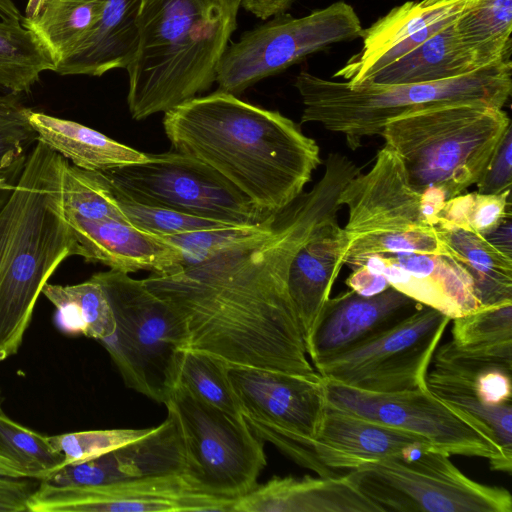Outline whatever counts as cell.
Segmentation results:
<instances>
[{
  "label": "cell",
  "mask_w": 512,
  "mask_h": 512,
  "mask_svg": "<svg viewBox=\"0 0 512 512\" xmlns=\"http://www.w3.org/2000/svg\"><path fill=\"white\" fill-rule=\"evenodd\" d=\"M228 374L243 415L312 440L327 402L326 384L312 375L229 366Z\"/></svg>",
  "instance_id": "obj_16"
},
{
  "label": "cell",
  "mask_w": 512,
  "mask_h": 512,
  "mask_svg": "<svg viewBox=\"0 0 512 512\" xmlns=\"http://www.w3.org/2000/svg\"><path fill=\"white\" fill-rule=\"evenodd\" d=\"M363 30L355 9L344 1L302 17L274 16L228 45L218 65L216 83L219 90L237 96L310 54L361 38Z\"/></svg>",
  "instance_id": "obj_11"
},
{
  "label": "cell",
  "mask_w": 512,
  "mask_h": 512,
  "mask_svg": "<svg viewBox=\"0 0 512 512\" xmlns=\"http://www.w3.org/2000/svg\"><path fill=\"white\" fill-rule=\"evenodd\" d=\"M29 121L38 139L71 164L88 171H104L142 162L147 154L117 142L81 123L31 110Z\"/></svg>",
  "instance_id": "obj_27"
},
{
  "label": "cell",
  "mask_w": 512,
  "mask_h": 512,
  "mask_svg": "<svg viewBox=\"0 0 512 512\" xmlns=\"http://www.w3.org/2000/svg\"><path fill=\"white\" fill-rule=\"evenodd\" d=\"M350 290L362 296H374L390 287L388 281L380 274L375 273L362 265L352 269L346 279Z\"/></svg>",
  "instance_id": "obj_47"
},
{
  "label": "cell",
  "mask_w": 512,
  "mask_h": 512,
  "mask_svg": "<svg viewBox=\"0 0 512 512\" xmlns=\"http://www.w3.org/2000/svg\"><path fill=\"white\" fill-rule=\"evenodd\" d=\"M421 306L391 286L374 296L349 290L330 297L307 355L315 367L389 330Z\"/></svg>",
  "instance_id": "obj_18"
},
{
  "label": "cell",
  "mask_w": 512,
  "mask_h": 512,
  "mask_svg": "<svg viewBox=\"0 0 512 512\" xmlns=\"http://www.w3.org/2000/svg\"><path fill=\"white\" fill-rule=\"evenodd\" d=\"M294 85L304 106L301 123H319L344 135L356 149L363 138L380 135L389 119L413 109L448 102L504 108L512 92V62H496L442 81L388 85L353 86L302 71Z\"/></svg>",
  "instance_id": "obj_6"
},
{
  "label": "cell",
  "mask_w": 512,
  "mask_h": 512,
  "mask_svg": "<svg viewBox=\"0 0 512 512\" xmlns=\"http://www.w3.org/2000/svg\"><path fill=\"white\" fill-rule=\"evenodd\" d=\"M310 444L319 462L334 471L432 449L417 435L346 411L328 398L320 428Z\"/></svg>",
  "instance_id": "obj_20"
},
{
  "label": "cell",
  "mask_w": 512,
  "mask_h": 512,
  "mask_svg": "<svg viewBox=\"0 0 512 512\" xmlns=\"http://www.w3.org/2000/svg\"><path fill=\"white\" fill-rule=\"evenodd\" d=\"M444 202L416 191L400 157L386 144L378 150L371 169L354 176L338 198L348 208L343 227L348 242L368 235L433 229Z\"/></svg>",
  "instance_id": "obj_14"
},
{
  "label": "cell",
  "mask_w": 512,
  "mask_h": 512,
  "mask_svg": "<svg viewBox=\"0 0 512 512\" xmlns=\"http://www.w3.org/2000/svg\"><path fill=\"white\" fill-rule=\"evenodd\" d=\"M107 0H46L23 26L34 31L49 48L57 67L93 30Z\"/></svg>",
  "instance_id": "obj_30"
},
{
  "label": "cell",
  "mask_w": 512,
  "mask_h": 512,
  "mask_svg": "<svg viewBox=\"0 0 512 512\" xmlns=\"http://www.w3.org/2000/svg\"><path fill=\"white\" fill-rule=\"evenodd\" d=\"M63 205L68 218L127 221L102 172L84 170L69 161L63 177Z\"/></svg>",
  "instance_id": "obj_36"
},
{
  "label": "cell",
  "mask_w": 512,
  "mask_h": 512,
  "mask_svg": "<svg viewBox=\"0 0 512 512\" xmlns=\"http://www.w3.org/2000/svg\"><path fill=\"white\" fill-rule=\"evenodd\" d=\"M455 22L435 33L415 49L377 70L362 84L435 82L468 74L484 67L462 42Z\"/></svg>",
  "instance_id": "obj_26"
},
{
  "label": "cell",
  "mask_w": 512,
  "mask_h": 512,
  "mask_svg": "<svg viewBox=\"0 0 512 512\" xmlns=\"http://www.w3.org/2000/svg\"><path fill=\"white\" fill-rule=\"evenodd\" d=\"M182 435L185 475L202 491L237 500L258 485L267 465L264 441L236 416L177 383L165 403Z\"/></svg>",
  "instance_id": "obj_8"
},
{
  "label": "cell",
  "mask_w": 512,
  "mask_h": 512,
  "mask_svg": "<svg viewBox=\"0 0 512 512\" xmlns=\"http://www.w3.org/2000/svg\"><path fill=\"white\" fill-rule=\"evenodd\" d=\"M419 253L449 256L436 227L391 235H368L348 242L344 264L354 269L378 254ZM450 257V256H449Z\"/></svg>",
  "instance_id": "obj_40"
},
{
  "label": "cell",
  "mask_w": 512,
  "mask_h": 512,
  "mask_svg": "<svg viewBox=\"0 0 512 512\" xmlns=\"http://www.w3.org/2000/svg\"><path fill=\"white\" fill-rule=\"evenodd\" d=\"M228 368L225 362L207 353L186 349L180 357L177 383L202 401L232 415L243 416Z\"/></svg>",
  "instance_id": "obj_35"
},
{
  "label": "cell",
  "mask_w": 512,
  "mask_h": 512,
  "mask_svg": "<svg viewBox=\"0 0 512 512\" xmlns=\"http://www.w3.org/2000/svg\"><path fill=\"white\" fill-rule=\"evenodd\" d=\"M276 214L259 225H224L160 237L178 248L181 255V268L193 266L265 230L273 222Z\"/></svg>",
  "instance_id": "obj_41"
},
{
  "label": "cell",
  "mask_w": 512,
  "mask_h": 512,
  "mask_svg": "<svg viewBox=\"0 0 512 512\" xmlns=\"http://www.w3.org/2000/svg\"><path fill=\"white\" fill-rule=\"evenodd\" d=\"M20 95L0 91V210L16 188L38 135Z\"/></svg>",
  "instance_id": "obj_34"
},
{
  "label": "cell",
  "mask_w": 512,
  "mask_h": 512,
  "mask_svg": "<svg viewBox=\"0 0 512 512\" xmlns=\"http://www.w3.org/2000/svg\"><path fill=\"white\" fill-rule=\"evenodd\" d=\"M102 172L126 197L142 204L235 226L259 225L274 215L205 163L175 150Z\"/></svg>",
  "instance_id": "obj_10"
},
{
  "label": "cell",
  "mask_w": 512,
  "mask_h": 512,
  "mask_svg": "<svg viewBox=\"0 0 512 512\" xmlns=\"http://www.w3.org/2000/svg\"><path fill=\"white\" fill-rule=\"evenodd\" d=\"M509 126L503 108L448 102L391 118L380 136L416 191L446 201L476 185Z\"/></svg>",
  "instance_id": "obj_5"
},
{
  "label": "cell",
  "mask_w": 512,
  "mask_h": 512,
  "mask_svg": "<svg viewBox=\"0 0 512 512\" xmlns=\"http://www.w3.org/2000/svg\"><path fill=\"white\" fill-rule=\"evenodd\" d=\"M511 184L512 128L509 126L476 186L483 194H502L511 190Z\"/></svg>",
  "instance_id": "obj_44"
},
{
  "label": "cell",
  "mask_w": 512,
  "mask_h": 512,
  "mask_svg": "<svg viewBox=\"0 0 512 512\" xmlns=\"http://www.w3.org/2000/svg\"><path fill=\"white\" fill-rule=\"evenodd\" d=\"M28 478L0 476V512L28 511L35 485Z\"/></svg>",
  "instance_id": "obj_46"
},
{
  "label": "cell",
  "mask_w": 512,
  "mask_h": 512,
  "mask_svg": "<svg viewBox=\"0 0 512 512\" xmlns=\"http://www.w3.org/2000/svg\"><path fill=\"white\" fill-rule=\"evenodd\" d=\"M511 372V368L494 366L468 376L472 378L474 391L484 404L501 406L512 403Z\"/></svg>",
  "instance_id": "obj_45"
},
{
  "label": "cell",
  "mask_w": 512,
  "mask_h": 512,
  "mask_svg": "<svg viewBox=\"0 0 512 512\" xmlns=\"http://www.w3.org/2000/svg\"><path fill=\"white\" fill-rule=\"evenodd\" d=\"M142 0H107L90 34L62 61L60 75L102 76L128 66L137 43Z\"/></svg>",
  "instance_id": "obj_25"
},
{
  "label": "cell",
  "mask_w": 512,
  "mask_h": 512,
  "mask_svg": "<svg viewBox=\"0 0 512 512\" xmlns=\"http://www.w3.org/2000/svg\"><path fill=\"white\" fill-rule=\"evenodd\" d=\"M449 256L470 276L482 308L512 302V256L485 236L436 226Z\"/></svg>",
  "instance_id": "obj_28"
},
{
  "label": "cell",
  "mask_w": 512,
  "mask_h": 512,
  "mask_svg": "<svg viewBox=\"0 0 512 512\" xmlns=\"http://www.w3.org/2000/svg\"><path fill=\"white\" fill-rule=\"evenodd\" d=\"M511 217L510 191L459 194L446 200L437 213L436 226L455 227L486 236Z\"/></svg>",
  "instance_id": "obj_38"
},
{
  "label": "cell",
  "mask_w": 512,
  "mask_h": 512,
  "mask_svg": "<svg viewBox=\"0 0 512 512\" xmlns=\"http://www.w3.org/2000/svg\"><path fill=\"white\" fill-rule=\"evenodd\" d=\"M173 150L205 163L265 212L291 205L321 164L320 149L300 126L217 90L164 113Z\"/></svg>",
  "instance_id": "obj_2"
},
{
  "label": "cell",
  "mask_w": 512,
  "mask_h": 512,
  "mask_svg": "<svg viewBox=\"0 0 512 512\" xmlns=\"http://www.w3.org/2000/svg\"><path fill=\"white\" fill-rule=\"evenodd\" d=\"M241 0H142L126 67L127 104L143 120L207 91L237 28Z\"/></svg>",
  "instance_id": "obj_4"
},
{
  "label": "cell",
  "mask_w": 512,
  "mask_h": 512,
  "mask_svg": "<svg viewBox=\"0 0 512 512\" xmlns=\"http://www.w3.org/2000/svg\"><path fill=\"white\" fill-rule=\"evenodd\" d=\"M102 174L113 193L118 207L127 221L145 232L157 236H170L228 225L172 209L142 204L131 200L121 193L107 179L103 172Z\"/></svg>",
  "instance_id": "obj_39"
},
{
  "label": "cell",
  "mask_w": 512,
  "mask_h": 512,
  "mask_svg": "<svg viewBox=\"0 0 512 512\" xmlns=\"http://www.w3.org/2000/svg\"><path fill=\"white\" fill-rule=\"evenodd\" d=\"M0 18L5 21H21L23 15L12 0H0Z\"/></svg>",
  "instance_id": "obj_51"
},
{
  "label": "cell",
  "mask_w": 512,
  "mask_h": 512,
  "mask_svg": "<svg viewBox=\"0 0 512 512\" xmlns=\"http://www.w3.org/2000/svg\"><path fill=\"white\" fill-rule=\"evenodd\" d=\"M67 161L38 140L0 210V361L21 348L52 274L80 254L63 205Z\"/></svg>",
  "instance_id": "obj_3"
},
{
  "label": "cell",
  "mask_w": 512,
  "mask_h": 512,
  "mask_svg": "<svg viewBox=\"0 0 512 512\" xmlns=\"http://www.w3.org/2000/svg\"><path fill=\"white\" fill-rule=\"evenodd\" d=\"M68 221L79 246V256L87 262L101 263L127 274L137 271L162 274L181 268L178 248L127 221L76 218Z\"/></svg>",
  "instance_id": "obj_23"
},
{
  "label": "cell",
  "mask_w": 512,
  "mask_h": 512,
  "mask_svg": "<svg viewBox=\"0 0 512 512\" xmlns=\"http://www.w3.org/2000/svg\"><path fill=\"white\" fill-rule=\"evenodd\" d=\"M294 0H241L240 6L257 18L267 20L285 13Z\"/></svg>",
  "instance_id": "obj_48"
},
{
  "label": "cell",
  "mask_w": 512,
  "mask_h": 512,
  "mask_svg": "<svg viewBox=\"0 0 512 512\" xmlns=\"http://www.w3.org/2000/svg\"><path fill=\"white\" fill-rule=\"evenodd\" d=\"M4 401H5V395H4V392H3V390H2V388L0 386V410L2 408V405H3Z\"/></svg>",
  "instance_id": "obj_53"
},
{
  "label": "cell",
  "mask_w": 512,
  "mask_h": 512,
  "mask_svg": "<svg viewBox=\"0 0 512 512\" xmlns=\"http://www.w3.org/2000/svg\"><path fill=\"white\" fill-rule=\"evenodd\" d=\"M452 321L450 341L459 347L512 343V302L484 307Z\"/></svg>",
  "instance_id": "obj_42"
},
{
  "label": "cell",
  "mask_w": 512,
  "mask_h": 512,
  "mask_svg": "<svg viewBox=\"0 0 512 512\" xmlns=\"http://www.w3.org/2000/svg\"><path fill=\"white\" fill-rule=\"evenodd\" d=\"M45 2H46V0H28L24 17L25 18L35 17L40 12V10L42 9Z\"/></svg>",
  "instance_id": "obj_52"
},
{
  "label": "cell",
  "mask_w": 512,
  "mask_h": 512,
  "mask_svg": "<svg viewBox=\"0 0 512 512\" xmlns=\"http://www.w3.org/2000/svg\"><path fill=\"white\" fill-rule=\"evenodd\" d=\"M324 380L328 400L346 411L417 435L433 450L448 456L480 457L488 460L492 470L508 474L512 471V462L505 458L488 430L439 399L427 385L374 393Z\"/></svg>",
  "instance_id": "obj_12"
},
{
  "label": "cell",
  "mask_w": 512,
  "mask_h": 512,
  "mask_svg": "<svg viewBox=\"0 0 512 512\" xmlns=\"http://www.w3.org/2000/svg\"><path fill=\"white\" fill-rule=\"evenodd\" d=\"M113 312L115 329L99 341L124 384L165 404L178 381L188 331L178 312L145 285L143 279L109 269L94 274Z\"/></svg>",
  "instance_id": "obj_7"
},
{
  "label": "cell",
  "mask_w": 512,
  "mask_h": 512,
  "mask_svg": "<svg viewBox=\"0 0 512 512\" xmlns=\"http://www.w3.org/2000/svg\"><path fill=\"white\" fill-rule=\"evenodd\" d=\"M151 428L101 429L49 436L52 446L64 457L63 466L79 464L147 435Z\"/></svg>",
  "instance_id": "obj_43"
},
{
  "label": "cell",
  "mask_w": 512,
  "mask_h": 512,
  "mask_svg": "<svg viewBox=\"0 0 512 512\" xmlns=\"http://www.w3.org/2000/svg\"><path fill=\"white\" fill-rule=\"evenodd\" d=\"M362 265L382 275L394 289L451 320L482 308L470 276L449 256L378 254Z\"/></svg>",
  "instance_id": "obj_21"
},
{
  "label": "cell",
  "mask_w": 512,
  "mask_h": 512,
  "mask_svg": "<svg viewBox=\"0 0 512 512\" xmlns=\"http://www.w3.org/2000/svg\"><path fill=\"white\" fill-rule=\"evenodd\" d=\"M0 456L22 467L30 479L45 480L63 467L64 457L41 434L0 411Z\"/></svg>",
  "instance_id": "obj_37"
},
{
  "label": "cell",
  "mask_w": 512,
  "mask_h": 512,
  "mask_svg": "<svg viewBox=\"0 0 512 512\" xmlns=\"http://www.w3.org/2000/svg\"><path fill=\"white\" fill-rule=\"evenodd\" d=\"M348 239L337 215L322 222L295 254L288 273L306 352L334 282L344 265Z\"/></svg>",
  "instance_id": "obj_22"
},
{
  "label": "cell",
  "mask_w": 512,
  "mask_h": 512,
  "mask_svg": "<svg viewBox=\"0 0 512 512\" xmlns=\"http://www.w3.org/2000/svg\"><path fill=\"white\" fill-rule=\"evenodd\" d=\"M235 501L202 491L185 474H170L86 486L40 481L27 506L29 512H233Z\"/></svg>",
  "instance_id": "obj_15"
},
{
  "label": "cell",
  "mask_w": 512,
  "mask_h": 512,
  "mask_svg": "<svg viewBox=\"0 0 512 512\" xmlns=\"http://www.w3.org/2000/svg\"><path fill=\"white\" fill-rule=\"evenodd\" d=\"M233 512H381L346 475L273 477L238 498Z\"/></svg>",
  "instance_id": "obj_24"
},
{
  "label": "cell",
  "mask_w": 512,
  "mask_h": 512,
  "mask_svg": "<svg viewBox=\"0 0 512 512\" xmlns=\"http://www.w3.org/2000/svg\"><path fill=\"white\" fill-rule=\"evenodd\" d=\"M42 294L56 309L55 325L64 334L98 342L112 335L115 322L106 292L93 274L73 285L47 283Z\"/></svg>",
  "instance_id": "obj_29"
},
{
  "label": "cell",
  "mask_w": 512,
  "mask_h": 512,
  "mask_svg": "<svg viewBox=\"0 0 512 512\" xmlns=\"http://www.w3.org/2000/svg\"><path fill=\"white\" fill-rule=\"evenodd\" d=\"M450 321L422 305L389 330L314 368L326 380L368 392L426 387L428 367Z\"/></svg>",
  "instance_id": "obj_13"
},
{
  "label": "cell",
  "mask_w": 512,
  "mask_h": 512,
  "mask_svg": "<svg viewBox=\"0 0 512 512\" xmlns=\"http://www.w3.org/2000/svg\"><path fill=\"white\" fill-rule=\"evenodd\" d=\"M57 62L49 48L21 21H0V90L28 93L45 71L55 72Z\"/></svg>",
  "instance_id": "obj_31"
},
{
  "label": "cell",
  "mask_w": 512,
  "mask_h": 512,
  "mask_svg": "<svg viewBox=\"0 0 512 512\" xmlns=\"http://www.w3.org/2000/svg\"><path fill=\"white\" fill-rule=\"evenodd\" d=\"M480 0H419L394 7L370 27L364 28L363 46L333 74L350 85L415 49L435 33L454 23Z\"/></svg>",
  "instance_id": "obj_17"
},
{
  "label": "cell",
  "mask_w": 512,
  "mask_h": 512,
  "mask_svg": "<svg viewBox=\"0 0 512 512\" xmlns=\"http://www.w3.org/2000/svg\"><path fill=\"white\" fill-rule=\"evenodd\" d=\"M455 24L482 66L511 60L512 0H480Z\"/></svg>",
  "instance_id": "obj_33"
},
{
  "label": "cell",
  "mask_w": 512,
  "mask_h": 512,
  "mask_svg": "<svg viewBox=\"0 0 512 512\" xmlns=\"http://www.w3.org/2000/svg\"><path fill=\"white\" fill-rule=\"evenodd\" d=\"M426 385L439 399L484 426L512 462V403L486 405L476 395L470 376L443 369L434 368L427 373Z\"/></svg>",
  "instance_id": "obj_32"
},
{
  "label": "cell",
  "mask_w": 512,
  "mask_h": 512,
  "mask_svg": "<svg viewBox=\"0 0 512 512\" xmlns=\"http://www.w3.org/2000/svg\"><path fill=\"white\" fill-rule=\"evenodd\" d=\"M358 173L349 158L331 153L321 179L265 230L203 263L143 279L184 320L188 349L229 366L317 372L289 295V268L312 232L337 215L339 195Z\"/></svg>",
  "instance_id": "obj_1"
},
{
  "label": "cell",
  "mask_w": 512,
  "mask_h": 512,
  "mask_svg": "<svg viewBox=\"0 0 512 512\" xmlns=\"http://www.w3.org/2000/svg\"><path fill=\"white\" fill-rule=\"evenodd\" d=\"M494 246L512 256L511 221L507 219L494 231L485 236Z\"/></svg>",
  "instance_id": "obj_49"
},
{
  "label": "cell",
  "mask_w": 512,
  "mask_h": 512,
  "mask_svg": "<svg viewBox=\"0 0 512 512\" xmlns=\"http://www.w3.org/2000/svg\"><path fill=\"white\" fill-rule=\"evenodd\" d=\"M0 476L30 479L22 467L3 456H0Z\"/></svg>",
  "instance_id": "obj_50"
},
{
  "label": "cell",
  "mask_w": 512,
  "mask_h": 512,
  "mask_svg": "<svg viewBox=\"0 0 512 512\" xmlns=\"http://www.w3.org/2000/svg\"><path fill=\"white\" fill-rule=\"evenodd\" d=\"M182 435L172 412L145 436L97 458L66 465L42 481L54 485H101L145 477L185 474Z\"/></svg>",
  "instance_id": "obj_19"
},
{
  "label": "cell",
  "mask_w": 512,
  "mask_h": 512,
  "mask_svg": "<svg viewBox=\"0 0 512 512\" xmlns=\"http://www.w3.org/2000/svg\"><path fill=\"white\" fill-rule=\"evenodd\" d=\"M381 512H512L508 490L476 482L449 456L425 449L346 474Z\"/></svg>",
  "instance_id": "obj_9"
}]
</instances>
